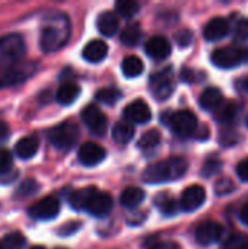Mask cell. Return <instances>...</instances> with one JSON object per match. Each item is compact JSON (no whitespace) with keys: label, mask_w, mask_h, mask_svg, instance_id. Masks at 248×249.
<instances>
[{"label":"cell","mask_w":248,"mask_h":249,"mask_svg":"<svg viewBox=\"0 0 248 249\" xmlns=\"http://www.w3.org/2000/svg\"><path fill=\"white\" fill-rule=\"evenodd\" d=\"M189 168L184 158H170L148 166L142 175L143 181L148 184H162L180 179Z\"/></svg>","instance_id":"obj_1"},{"label":"cell","mask_w":248,"mask_h":249,"mask_svg":"<svg viewBox=\"0 0 248 249\" xmlns=\"http://www.w3.org/2000/svg\"><path fill=\"white\" fill-rule=\"evenodd\" d=\"M70 34V26L69 20L64 15H58L54 18L53 22L47 23L41 29V38H39V45L45 53H53L61 48Z\"/></svg>","instance_id":"obj_2"},{"label":"cell","mask_w":248,"mask_h":249,"mask_svg":"<svg viewBox=\"0 0 248 249\" xmlns=\"http://www.w3.org/2000/svg\"><path fill=\"white\" fill-rule=\"evenodd\" d=\"M25 39L19 34H7L0 36V70L10 69L19 63L25 55Z\"/></svg>","instance_id":"obj_3"},{"label":"cell","mask_w":248,"mask_h":249,"mask_svg":"<svg viewBox=\"0 0 248 249\" xmlns=\"http://www.w3.org/2000/svg\"><path fill=\"white\" fill-rule=\"evenodd\" d=\"M77 139H79V128L76 124L69 123V121L58 124L48 131L50 143L56 149L63 150V152L72 149L76 144Z\"/></svg>","instance_id":"obj_4"},{"label":"cell","mask_w":248,"mask_h":249,"mask_svg":"<svg viewBox=\"0 0 248 249\" xmlns=\"http://www.w3.org/2000/svg\"><path fill=\"white\" fill-rule=\"evenodd\" d=\"M34 71H35V63L31 61H22L10 69H6L0 73V88L20 83L26 80L29 76H32Z\"/></svg>","instance_id":"obj_5"},{"label":"cell","mask_w":248,"mask_h":249,"mask_svg":"<svg viewBox=\"0 0 248 249\" xmlns=\"http://www.w3.org/2000/svg\"><path fill=\"white\" fill-rule=\"evenodd\" d=\"M168 124L171 125L172 131L181 137L191 136L197 130V118L189 109H181L170 118Z\"/></svg>","instance_id":"obj_6"},{"label":"cell","mask_w":248,"mask_h":249,"mask_svg":"<svg viewBox=\"0 0 248 249\" xmlns=\"http://www.w3.org/2000/svg\"><path fill=\"white\" fill-rule=\"evenodd\" d=\"M82 120L89 131L95 136H104V133L107 131L108 120L96 105H88L82 111Z\"/></svg>","instance_id":"obj_7"},{"label":"cell","mask_w":248,"mask_h":249,"mask_svg":"<svg viewBox=\"0 0 248 249\" xmlns=\"http://www.w3.org/2000/svg\"><path fill=\"white\" fill-rule=\"evenodd\" d=\"M244 60V53L237 47L218 48L212 54V63L219 69H234Z\"/></svg>","instance_id":"obj_8"},{"label":"cell","mask_w":248,"mask_h":249,"mask_svg":"<svg viewBox=\"0 0 248 249\" xmlns=\"http://www.w3.org/2000/svg\"><path fill=\"white\" fill-rule=\"evenodd\" d=\"M60 212V203L54 197H45L35 204H32L28 210L29 216L35 220H51Z\"/></svg>","instance_id":"obj_9"},{"label":"cell","mask_w":248,"mask_h":249,"mask_svg":"<svg viewBox=\"0 0 248 249\" xmlns=\"http://www.w3.org/2000/svg\"><path fill=\"white\" fill-rule=\"evenodd\" d=\"M222 233H224V228L219 223L209 220V222L202 223L196 229L194 238H196V242L199 245L208 247V245L216 244L222 238Z\"/></svg>","instance_id":"obj_10"},{"label":"cell","mask_w":248,"mask_h":249,"mask_svg":"<svg viewBox=\"0 0 248 249\" xmlns=\"http://www.w3.org/2000/svg\"><path fill=\"white\" fill-rule=\"evenodd\" d=\"M151 85L153 89V93L158 99H167L171 96L174 90V83H172V73L170 69L162 70L151 77Z\"/></svg>","instance_id":"obj_11"},{"label":"cell","mask_w":248,"mask_h":249,"mask_svg":"<svg viewBox=\"0 0 248 249\" xmlns=\"http://www.w3.org/2000/svg\"><path fill=\"white\" fill-rule=\"evenodd\" d=\"M105 156H107L105 149L94 142H88V143L82 144V147L79 149V153H77L80 163L85 166H95V165L101 163L105 159Z\"/></svg>","instance_id":"obj_12"},{"label":"cell","mask_w":248,"mask_h":249,"mask_svg":"<svg viewBox=\"0 0 248 249\" xmlns=\"http://www.w3.org/2000/svg\"><path fill=\"white\" fill-rule=\"evenodd\" d=\"M206 200V190L202 185H191L184 190L181 196V207L186 212H194L203 206Z\"/></svg>","instance_id":"obj_13"},{"label":"cell","mask_w":248,"mask_h":249,"mask_svg":"<svg viewBox=\"0 0 248 249\" xmlns=\"http://www.w3.org/2000/svg\"><path fill=\"white\" fill-rule=\"evenodd\" d=\"M111 210H113V198L108 193L104 191H96L86 209V212H89L95 217H104L110 214Z\"/></svg>","instance_id":"obj_14"},{"label":"cell","mask_w":248,"mask_h":249,"mask_svg":"<svg viewBox=\"0 0 248 249\" xmlns=\"http://www.w3.org/2000/svg\"><path fill=\"white\" fill-rule=\"evenodd\" d=\"M124 117L132 121V123H137V124H145L148 121H151L152 118V112L149 105L145 101H133L132 104H129L124 108Z\"/></svg>","instance_id":"obj_15"},{"label":"cell","mask_w":248,"mask_h":249,"mask_svg":"<svg viewBox=\"0 0 248 249\" xmlns=\"http://www.w3.org/2000/svg\"><path fill=\"white\" fill-rule=\"evenodd\" d=\"M145 51L149 57L155 60H162L171 54V44L164 36H153L146 42Z\"/></svg>","instance_id":"obj_16"},{"label":"cell","mask_w":248,"mask_h":249,"mask_svg":"<svg viewBox=\"0 0 248 249\" xmlns=\"http://www.w3.org/2000/svg\"><path fill=\"white\" fill-rule=\"evenodd\" d=\"M108 54V45L101 39H94L88 42L82 51V57L89 63H99Z\"/></svg>","instance_id":"obj_17"},{"label":"cell","mask_w":248,"mask_h":249,"mask_svg":"<svg viewBox=\"0 0 248 249\" xmlns=\"http://www.w3.org/2000/svg\"><path fill=\"white\" fill-rule=\"evenodd\" d=\"M229 31V23L224 18H213L205 26V38L208 41H219Z\"/></svg>","instance_id":"obj_18"},{"label":"cell","mask_w":248,"mask_h":249,"mask_svg":"<svg viewBox=\"0 0 248 249\" xmlns=\"http://www.w3.org/2000/svg\"><path fill=\"white\" fill-rule=\"evenodd\" d=\"M39 147V142L37 136H26L22 137L16 144H15V155L19 159H31L37 155Z\"/></svg>","instance_id":"obj_19"},{"label":"cell","mask_w":248,"mask_h":249,"mask_svg":"<svg viewBox=\"0 0 248 249\" xmlns=\"http://www.w3.org/2000/svg\"><path fill=\"white\" fill-rule=\"evenodd\" d=\"M98 190L95 187H85V188H80V190H76L72 193V196L69 197V203L70 206L76 210V212H80V210H86L88 209V204L91 201V198L94 197V194L96 193Z\"/></svg>","instance_id":"obj_20"},{"label":"cell","mask_w":248,"mask_h":249,"mask_svg":"<svg viewBox=\"0 0 248 249\" xmlns=\"http://www.w3.org/2000/svg\"><path fill=\"white\" fill-rule=\"evenodd\" d=\"M118 18L114 12H104L98 16L96 19V26L98 31L104 36H113L118 31Z\"/></svg>","instance_id":"obj_21"},{"label":"cell","mask_w":248,"mask_h":249,"mask_svg":"<svg viewBox=\"0 0 248 249\" xmlns=\"http://www.w3.org/2000/svg\"><path fill=\"white\" fill-rule=\"evenodd\" d=\"M224 102V95L218 88H208L200 96V105L206 111H216Z\"/></svg>","instance_id":"obj_22"},{"label":"cell","mask_w":248,"mask_h":249,"mask_svg":"<svg viewBox=\"0 0 248 249\" xmlns=\"http://www.w3.org/2000/svg\"><path fill=\"white\" fill-rule=\"evenodd\" d=\"M79 93H80V88L76 83L66 82L58 88V90L56 93V99L61 105H70L72 102H75L77 99Z\"/></svg>","instance_id":"obj_23"},{"label":"cell","mask_w":248,"mask_h":249,"mask_svg":"<svg viewBox=\"0 0 248 249\" xmlns=\"http://www.w3.org/2000/svg\"><path fill=\"white\" fill-rule=\"evenodd\" d=\"M145 200V191L137 187H129L121 193L120 201L126 209H136Z\"/></svg>","instance_id":"obj_24"},{"label":"cell","mask_w":248,"mask_h":249,"mask_svg":"<svg viewBox=\"0 0 248 249\" xmlns=\"http://www.w3.org/2000/svg\"><path fill=\"white\" fill-rule=\"evenodd\" d=\"M215 115L219 123L231 124L235 121V118L238 115V105L232 101H227L215 111Z\"/></svg>","instance_id":"obj_25"},{"label":"cell","mask_w":248,"mask_h":249,"mask_svg":"<svg viewBox=\"0 0 248 249\" xmlns=\"http://www.w3.org/2000/svg\"><path fill=\"white\" fill-rule=\"evenodd\" d=\"M134 137V127L129 121L117 123L113 128V139L118 144H126Z\"/></svg>","instance_id":"obj_26"},{"label":"cell","mask_w":248,"mask_h":249,"mask_svg":"<svg viewBox=\"0 0 248 249\" xmlns=\"http://www.w3.org/2000/svg\"><path fill=\"white\" fill-rule=\"evenodd\" d=\"M145 64L143 61L136 55H129L121 63V70L126 77H137L143 73Z\"/></svg>","instance_id":"obj_27"},{"label":"cell","mask_w":248,"mask_h":249,"mask_svg":"<svg viewBox=\"0 0 248 249\" xmlns=\"http://www.w3.org/2000/svg\"><path fill=\"white\" fill-rule=\"evenodd\" d=\"M140 38H142V29H140V26H139L137 23H132V25L126 26V28L123 29L121 35H120L121 42H123L124 45H127V47H134V45H137L139 41H140Z\"/></svg>","instance_id":"obj_28"},{"label":"cell","mask_w":248,"mask_h":249,"mask_svg":"<svg viewBox=\"0 0 248 249\" xmlns=\"http://www.w3.org/2000/svg\"><path fill=\"white\" fill-rule=\"evenodd\" d=\"M159 143H161V133H159L158 130H149V131H146V133L140 137L137 146H139L142 150H152V149H155Z\"/></svg>","instance_id":"obj_29"},{"label":"cell","mask_w":248,"mask_h":249,"mask_svg":"<svg viewBox=\"0 0 248 249\" xmlns=\"http://www.w3.org/2000/svg\"><path fill=\"white\" fill-rule=\"evenodd\" d=\"M121 98V92L114 88H104L96 92V99L105 105H114Z\"/></svg>","instance_id":"obj_30"},{"label":"cell","mask_w":248,"mask_h":249,"mask_svg":"<svg viewBox=\"0 0 248 249\" xmlns=\"http://www.w3.org/2000/svg\"><path fill=\"white\" fill-rule=\"evenodd\" d=\"M115 10L123 18H132L139 12V4L132 0H118L115 3Z\"/></svg>","instance_id":"obj_31"},{"label":"cell","mask_w":248,"mask_h":249,"mask_svg":"<svg viewBox=\"0 0 248 249\" xmlns=\"http://www.w3.org/2000/svg\"><path fill=\"white\" fill-rule=\"evenodd\" d=\"M26 244L25 236L20 232H12L7 233L3 239V247L4 249H23Z\"/></svg>","instance_id":"obj_32"},{"label":"cell","mask_w":248,"mask_h":249,"mask_svg":"<svg viewBox=\"0 0 248 249\" xmlns=\"http://www.w3.org/2000/svg\"><path fill=\"white\" fill-rule=\"evenodd\" d=\"M222 249H248V235L235 233L224 244Z\"/></svg>","instance_id":"obj_33"},{"label":"cell","mask_w":248,"mask_h":249,"mask_svg":"<svg viewBox=\"0 0 248 249\" xmlns=\"http://www.w3.org/2000/svg\"><path fill=\"white\" fill-rule=\"evenodd\" d=\"M39 191V184L35 181V179H25L19 188L16 190V196L19 197H29V196H34Z\"/></svg>","instance_id":"obj_34"},{"label":"cell","mask_w":248,"mask_h":249,"mask_svg":"<svg viewBox=\"0 0 248 249\" xmlns=\"http://www.w3.org/2000/svg\"><path fill=\"white\" fill-rule=\"evenodd\" d=\"M12 163H13L12 153L6 149H0V177L7 175L12 171Z\"/></svg>","instance_id":"obj_35"},{"label":"cell","mask_w":248,"mask_h":249,"mask_svg":"<svg viewBox=\"0 0 248 249\" xmlns=\"http://www.w3.org/2000/svg\"><path fill=\"white\" fill-rule=\"evenodd\" d=\"M221 169H222V162H221L218 158H210V159H208L206 163L203 165L202 172H203L205 177H212V175L218 174Z\"/></svg>","instance_id":"obj_36"},{"label":"cell","mask_w":248,"mask_h":249,"mask_svg":"<svg viewBox=\"0 0 248 249\" xmlns=\"http://www.w3.org/2000/svg\"><path fill=\"white\" fill-rule=\"evenodd\" d=\"M234 190H235V185H234V182H232L231 179H228V178H222V179H219V181L215 184V193H216L218 196H228V194H231Z\"/></svg>","instance_id":"obj_37"},{"label":"cell","mask_w":248,"mask_h":249,"mask_svg":"<svg viewBox=\"0 0 248 249\" xmlns=\"http://www.w3.org/2000/svg\"><path fill=\"white\" fill-rule=\"evenodd\" d=\"M159 207L165 216H175L178 213V204L172 198H164L162 203H159Z\"/></svg>","instance_id":"obj_38"},{"label":"cell","mask_w":248,"mask_h":249,"mask_svg":"<svg viewBox=\"0 0 248 249\" xmlns=\"http://www.w3.org/2000/svg\"><path fill=\"white\" fill-rule=\"evenodd\" d=\"M235 38L238 41H247L248 39V19H240L235 26Z\"/></svg>","instance_id":"obj_39"},{"label":"cell","mask_w":248,"mask_h":249,"mask_svg":"<svg viewBox=\"0 0 248 249\" xmlns=\"http://www.w3.org/2000/svg\"><path fill=\"white\" fill-rule=\"evenodd\" d=\"M175 41L178 42V45L187 47L193 41V32L190 29H181L175 34Z\"/></svg>","instance_id":"obj_40"},{"label":"cell","mask_w":248,"mask_h":249,"mask_svg":"<svg viewBox=\"0 0 248 249\" xmlns=\"http://www.w3.org/2000/svg\"><path fill=\"white\" fill-rule=\"evenodd\" d=\"M80 222H76V220H72V222H67L66 225H63L60 229H58V235L61 236H69V235H73L76 231L80 229Z\"/></svg>","instance_id":"obj_41"},{"label":"cell","mask_w":248,"mask_h":249,"mask_svg":"<svg viewBox=\"0 0 248 249\" xmlns=\"http://www.w3.org/2000/svg\"><path fill=\"white\" fill-rule=\"evenodd\" d=\"M237 175L241 181L248 182V158L243 159L238 165H237Z\"/></svg>","instance_id":"obj_42"},{"label":"cell","mask_w":248,"mask_h":249,"mask_svg":"<svg viewBox=\"0 0 248 249\" xmlns=\"http://www.w3.org/2000/svg\"><path fill=\"white\" fill-rule=\"evenodd\" d=\"M151 249H180V247L175 242H159V244L152 245Z\"/></svg>","instance_id":"obj_43"},{"label":"cell","mask_w":248,"mask_h":249,"mask_svg":"<svg viewBox=\"0 0 248 249\" xmlns=\"http://www.w3.org/2000/svg\"><path fill=\"white\" fill-rule=\"evenodd\" d=\"M10 134V130H9V125L4 123V121H0V143L4 142Z\"/></svg>","instance_id":"obj_44"},{"label":"cell","mask_w":248,"mask_h":249,"mask_svg":"<svg viewBox=\"0 0 248 249\" xmlns=\"http://www.w3.org/2000/svg\"><path fill=\"white\" fill-rule=\"evenodd\" d=\"M240 217H241L243 223H244V225H247V226H248V204H246V206H244V207L241 209Z\"/></svg>","instance_id":"obj_45"},{"label":"cell","mask_w":248,"mask_h":249,"mask_svg":"<svg viewBox=\"0 0 248 249\" xmlns=\"http://www.w3.org/2000/svg\"><path fill=\"white\" fill-rule=\"evenodd\" d=\"M31 249H45L44 247H41V245H37V247H32Z\"/></svg>","instance_id":"obj_46"},{"label":"cell","mask_w":248,"mask_h":249,"mask_svg":"<svg viewBox=\"0 0 248 249\" xmlns=\"http://www.w3.org/2000/svg\"><path fill=\"white\" fill-rule=\"evenodd\" d=\"M244 86H246V90H247V92H248V79H247V80H246V83H244Z\"/></svg>","instance_id":"obj_47"},{"label":"cell","mask_w":248,"mask_h":249,"mask_svg":"<svg viewBox=\"0 0 248 249\" xmlns=\"http://www.w3.org/2000/svg\"><path fill=\"white\" fill-rule=\"evenodd\" d=\"M0 249H4V247H3V244H0Z\"/></svg>","instance_id":"obj_48"},{"label":"cell","mask_w":248,"mask_h":249,"mask_svg":"<svg viewBox=\"0 0 248 249\" xmlns=\"http://www.w3.org/2000/svg\"><path fill=\"white\" fill-rule=\"evenodd\" d=\"M244 55H246V57H247V58H248V51H247V53H246V54H244Z\"/></svg>","instance_id":"obj_49"},{"label":"cell","mask_w":248,"mask_h":249,"mask_svg":"<svg viewBox=\"0 0 248 249\" xmlns=\"http://www.w3.org/2000/svg\"><path fill=\"white\" fill-rule=\"evenodd\" d=\"M247 127H248V117H247Z\"/></svg>","instance_id":"obj_50"},{"label":"cell","mask_w":248,"mask_h":249,"mask_svg":"<svg viewBox=\"0 0 248 249\" xmlns=\"http://www.w3.org/2000/svg\"><path fill=\"white\" fill-rule=\"evenodd\" d=\"M57 249H64V248H57Z\"/></svg>","instance_id":"obj_51"}]
</instances>
